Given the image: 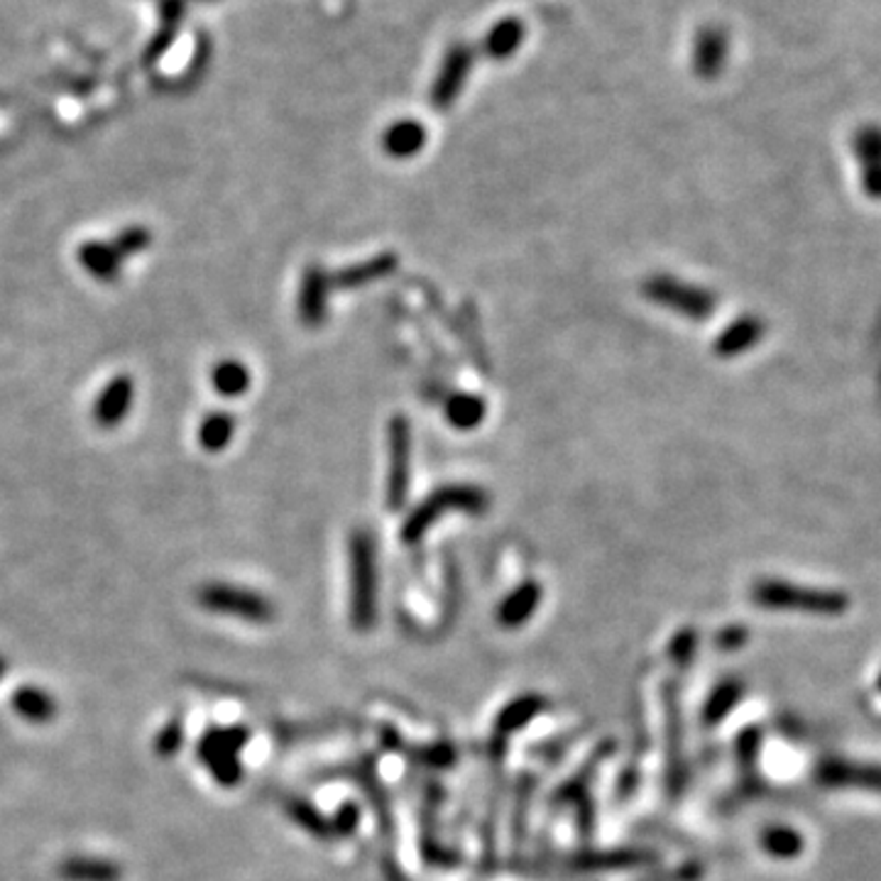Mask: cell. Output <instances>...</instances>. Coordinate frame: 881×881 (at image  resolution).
<instances>
[{"label": "cell", "mask_w": 881, "mask_h": 881, "mask_svg": "<svg viewBox=\"0 0 881 881\" xmlns=\"http://www.w3.org/2000/svg\"><path fill=\"white\" fill-rule=\"evenodd\" d=\"M350 566V624L358 632H370L377 622V542L365 526H358L348 538Z\"/></svg>", "instance_id": "1"}, {"label": "cell", "mask_w": 881, "mask_h": 881, "mask_svg": "<svg viewBox=\"0 0 881 881\" xmlns=\"http://www.w3.org/2000/svg\"><path fill=\"white\" fill-rule=\"evenodd\" d=\"M752 600L764 610L779 612H806L818 617L845 615L849 597L840 591H822V587L796 585L779 578H761L752 585Z\"/></svg>", "instance_id": "2"}, {"label": "cell", "mask_w": 881, "mask_h": 881, "mask_svg": "<svg viewBox=\"0 0 881 881\" xmlns=\"http://www.w3.org/2000/svg\"><path fill=\"white\" fill-rule=\"evenodd\" d=\"M489 505H493V497H489L480 485L468 483L440 485L411 509L409 517L405 519V526H401V538H405L407 544H414L429 532L431 524H436L444 514L466 512L480 517L487 512Z\"/></svg>", "instance_id": "3"}, {"label": "cell", "mask_w": 881, "mask_h": 881, "mask_svg": "<svg viewBox=\"0 0 881 881\" xmlns=\"http://www.w3.org/2000/svg\"><path fill=\"white\" fill-rule=\"evenodd\" d=\"M196 600L206 612L235 617V620L264 624L274 620V605L258 591H248L243 585L211 581L196 591Z\"/></svg>", "instance_id": "4"}, {"label": "cell", "mask_w": 881, "mask_h": 881, "mask_svg": "<svg viewBox=\"0 0 881 881\" xmlns=\"http://www.w3.org/2000/svg\"><path fill=\"white\" fill-rule=\"evenodd\" d=\"M642 294L649 301L659 303L663 309H671L691 321H708L712 317L718 299L710 289H703L698 284L681 282L671 274H654V277L642 284Z\"/></svg>", "instance_id": "5"}, {"label": "cell", "mask_w": 881, "mask_h": 881, "mask_svg": "<svg viewBox=\"0 0 881 881\" xmlns=\"http://www.w3.org/2000/svg\"><path fill=\"white\" fill-rule=\"evenodd\" d=\"M245 744H248V730L245 728L209 730L201 737L199 759L203 761V767L211 771V777L219 781L221 786L231 789L240 783V779H243L240 752Z\"/></svg>", "instance_id": "6"}, {"label": "cell", "mask_w": 881, "mask_h": 881, "mask_svg": "<svg viewBox=\"0 0 881 881\" xmlns=\"http://www.w3.org/2000/svg\"><path fill=\"white\" fill-rule=\"evenodd\" d=\"M411 426L407 417H392L387 424V487H385V505L389 512H399L405 509L411 485Z\"/></svg>", "instance_id": "7"}, {"label": "cell", "mask_w": 881, "mask_h": 881, "mask_svg": "<svg viewBox=\"0 0 881 881\" xmlns=\"http://www.w3.org/2000/svg\"><path fill=\"white\" fill-rule=\"evenodd\" d=\"M475 52L468 45L458 42L446 52L444 64L438 69V76L434 86H431V103H434L438 111H446L456 103V98L460 94V88L466 86V78L473 69Z\"/></svg>", "instance_id": "8"}, {"label": "cell", "mask_w": 881, "mask_h": 881, "mask_svg": "<svg viewBox=\"0 0 881 881\" xmlns=\"http://www.w3.org/2000/svg\"><path fill=\"white\" fill-rule=\"evenodd\" d=\"M331 289H333L331 272L323 270L321 264H309V268L303 270L297 299V313L303 326L319 328L321 323L328 319Z\"/></svg>", "instance_id": "9"}, {"label": "cell", "mask_w": 881, "mask_h": 881, "mask_svg": "<svg viewBox=\"0 0 881 881\" xmlns=\"http://www.w3.org/2000/svg\"><path fill=\"white\" fill-rule=\"evenodd\" d=\"M133 399H135V382L131 375H115L113 380H108L91 405L94 424L101 429L121 426L127 414H131Z\"/></svg>", "instance_id": "10"}, {"label": "cell", "mask_w": 881, "mask_h": 881, "mask_svg": "<svg viewBox=\"0 0 881 881\" xmlns=\"http://www.w3.org/2000/svg\"><path fill=\"white\" fill-rule=\"evenodd\" d=\"M397 264H399V260L395 252H380V255H375V258H368L362 262L350 264V268L333 272L331 284H333V289L368 287V284H372V282L389 277V274L397 270Z\"/></svg>", "instance_id": "11"}, {"label": "cell", "mask_w": 881, "mask_h": 881, "mask_svg": "<svg viewBox=\"0 0 881 881\" xmlns=\"http://www.w3.org/2000/svg\"><path fill=\"white\" fill-rule=\"evenodd\" d=\"M76 260L82 268L91 274L96 282L111 284L121 280L123 264L125 260L117 255V250L111 245V240H86L78 245Z\"/></svg>", "instance_id": "12"}, {"label": "cell", "mask_w": 881, "mask_h": 881, "mask_svg": "<svg viewBox=\"0 0 881 881\" xmlns=\"http://www.w3.org/2000/svg\"><path fill=\"white\" fill-rule=\"evenodd\" d=\"M542 585L536 581H526L519 587H514L502 603L497 607V622L505 626V630H519L524 622H529L536 612L538 603H542Z\"/></svg>", "instance_id": "13"}, {"label": "cell", "mask_w": 881, "mask_h": 881, "mask_svg": "<svg viewBox=\"0 0 881 881\" xmlns=\"http://www.w3.org/2000/svg\"><path fill=\"white\" fill-rule=\"evenodd\" d=\"M728 59V35L720 27H705L695 37L693 69L700 78H715Z\"/></svg>", "instance_id": "14"}, {"label": "cell", "mask_w": 881, "mask_h": 881, "mask_svg": "<svg viewBox=\"0 0 881 881\" xmlns=\"http://www.w3.org/2000/svg\"><path fill=\"white\" fill-rule=\"evenodd\" d=\"M764 331H767V326H764L761 319L742 317L720 333L718 340H715V352H718V358H737L757 346L764 338Z\"/></svg>", "instance_id": "15"}, {"label": "cell", "mask_w": 881, "mask_h": 881, "mask_svg": "<svg viewBox=\"0 0 881 881\" xmlns=\"http://www.w3.org/2000/svg\"><path fill=\"white\" fill-rule=\"evenodd\" d=\"M57 874L64 881H121L123 867L106 857L74 855L57 867Z\"/></svg>", "instance_id": "16"}, {"label": "cell", "mask_w": 881, "mask_h": 881, "mask_svg": "<svg viewBox=\"0 0 881 881\" xmlns=\"http://www.w3.org/2000/svg\"><path fill=\"white\" fill-rule=\"evenodd\" d=\"M426 145L424 125L417 121H399L382 135V150L395 160H409Z\"/></svg>", "instance_id": "17"}, {"label": "cell", "mask_w": 881, "mask_h": 881, "mask_svg": "<svg viewBox=\"0 0 881 881\" xmlns=\"http://www.w3.org/2000/svg\"><path fill=\"white\" fill-rule=\"evenodd\" d=\"M10 705L20 718L33 724H45L57 718V700L45 688H35V685L17 688L10 695Z\"/></svg>", "instance_id": "18"}, {"label": "cell", "mask_w": 881, "mask_h": 881, "mask_svg": "<svg viewBox=\"0 0 881 881\" xmlns=\"http://www.w3.org/2000/svg\"><path fill=\"white\" fill-rule=\"evenodd\" d=\"M211 387L215 395H221L225 399H238L243 397L245 392L250 389L252 385V377H250V370L245 362L240 360H233V358H225L219 360L215 365L211 368Z\"/></svg>", "instance_id": "19"}, {"label": "cell", "mask_w": 881, "mask_h": 881, "mask_svg": "<svg viewBox=\"0 0 881 881\" xmlns=\"http://www.w3.org/2000/svg\"><path fill=\"white\" fill-rule=\"evenodd\" d=\"M744 695V683L740 679H724L715 685L708 700L703 705V724L705 728H718L728 715L737 708Z\"/></svg>", "instance_id": "20"}, {"label": "cell", "mask_w": 881, "mask_h": 881, "mask_svg": "<svg viewBox=\"0 0 881 881\" xmlns=\"http://www.w3.org/2000/svg\"><path fill=\"white\" fill-rule=\"evenodd\" d=\"M524 23L517 17H505L502 23H497L483 39V52L495 59V62H502V59L512 57L519 45L524 42Z\"/></svg>", "instance_id": "21"}, {"label": "cell", "mask_w": 881, "mask_h": 881, "mask_svg": "<svg viewBox=\"0 0 881 881\" xmlns=\"http://www.w3.org/2000/svg\"><path fill=\"white\" fill-rule=\"evenodd\" d=\"M235 429H238V419L228 411H211L199 426V446L206 454H221L233 440Z\"/></svg>", "instance_id": "22"}, {"label": "cell", "mask_w": 881, "mask_h": 881, "mask_svg": "<svg viewBox=\"0 0 881 881\" xmlns=\"http://www.w3.org/2000/svg\"><path fill=\"white\" fill-rule=\"evenodd\" d=\"M759 845L773 859H796L806 849V840L796 828L771 826L761 832Z\"/></svg>", "instance_id": "23"}, {"label": "cell", "mask_w": 881, "mask_h": 881, "mask_svg": "<svg viewBox=\"0 0 881 881\" xmlns=\"http://www.w3.org/2000/svg\"><path fill=\"white\" fill-rule=\"evenodd\" d=\"M446 419L460 431L475 429L485 419V401L477 395L458 392L446 401Z\"/></svg>", "instance_id": "24"}, {"label": "cell", "mask_w": 881, "mask_h": 881, "mask_svg": "<svg viewBox=\"0 0 881 881\" xmlns=\"http://www.w3.org/2000/svg\"><path fill=\"white\" fill-rule=\"evenodd\" d=\"M544 708V700L536 698V695H524L514 703H509L507 708L499 712L497 718V732L512 734L517 730H522L529 720H534Z\"/></svg>", "instance_id": "25"}, {"label": "cell", "mask_w": 881, "mask_h": 881, "mask_svg": "<svg viewBox=\"0 0 881 881\" xmlns=\"http://www.w3.org/2000/svg\"><path fill=\"white\" fill-rule=\"evenodd\" d=\"M150 243H152V233H150V228H145V225H127V228L117 231L111 238V245L123 260L133 258V255H140L142 250L150 248Z\"/></svg>", "instance_id": "26"}, {"label": "cell", "mask_w": 881, "mask_h": 881, "mask_svg": "<svg viewBox=\"0 0 881 881\" xmlns=\"http://www.w3.org/2000/svg\"><path fill=\"white\" fill-rule=\"evenodd\" d=\"M287 812L289 816L294 818V822H299V826L303 828V830H309L311 835H319V837H323V835H328V830H331V826L326 820L321 818V812L313 808V806H309L307 801H301V798H289L287 801Z\"/></svg>", "instance_id": "27"}, {"label": "cell", "mask_w": 881, "mask_h": 881, "mask_svg": "<svg viewBox=\"0 0 881 881\" xmlns=\"http://www.w3.org/2000/svg\"><path fill=\"white\" fill-rule=\"evenodd\" d=\"M855 150L865 166H879L881 164V127L867 125L861 127L855 137Z\"/></svg>", "instance_id": "28"}, {"label": "cell", "mask_w": 881, "mask_h": 881, "mask_svg": "<svg viewBox=\"0 0 881 881\" xmlns=\"http://www.w3.org/2000/svg\"><path fill=\"white\" fill-rule=\"evenodd\" d=\"M642 855H634V852H615V855H585L578 867L583 869H607V867H634L642 865Z\"/></svg>", "instance_id": "29"}, {"label": "cell", "mask_w": 881, "mask_h": 881, "mask_svg": "<svg viewBox=\"0 0 881 881\" xmlns=\"http://www.w3.org/2000/svg\"><path fill=\"white\" fill-rule=\"evenodd\" d=\"M184 740V728L179 722H166L162 732L154 737V752L162 754V757H170L176 749L182 747Z\"/></svg>", "instance_id": "30"}, {"label": "cell", "mask_w": 881, "mask_h": 881, "mask_svg": "<svg viewBox=\"0 0 881 881\" xmlns=\"http://www.w3.org/2000/svg\"><path fill=\"white\" fill-rule=\"evenodd\" d=\"M695 646H698V634H695V630H683L671 642V656L675 661L688 663L695 654Z\"/></svg>", "instance_id": "31"}, {"label": "cell", "mask_w": 881, "mask_h": 881, "mask_svg": "<svg viewBox=\"0 0 881 881\" xmlns=\"http://www.w3.org/2000/svg\"><path fill=\"white\" fill-rule=\"evenodd\" d=\"M747 636H749L747 626L732 624V626H724V630L715 636V644H718L720 652H734V649H740V646H744Z\"/></svg>", "instance_id": "32"}, {"label": "cell", "mask_w": 881, "mask_h": 881, "mask_svg": "<svg viewBox=\"0 0 881 881\" xmlns=\"http://www.w3.org/2000/svg\"><path fill=\"white\" fill-rule=\"evenodd\" d=\"M356 826H358V808L343 806L336 822H333V828L340 830V832H350V830H356Z\"/></svg>", "instance_id": "33"}, {"label": "cell", "mask_w": 881, "mask_h": 881, "mask_svg": "<svg viewBox=\"0 0 881 881\" xmlns=\"http://www.w3.org/2000/svg\"><path fill=\"white\" fill-rule=\"evenodd\" d=\"M5 671H8V663H5V659H3V656H0V679H3V675H5Z\"/></svg>", "instance_id": "34"}, {"label": "cell", "mask_w": 881, "mask_h": 881, "mask_svg": "<svg viewBox=\"0 0 881 881\" xmlns=\"http://www.w3.org/2000/svg\"><path fill=\"white\" fill-rule=\"evenodd\" d=\"M877 691L881 693V671H879V675H877Z\"/></svg>", "instance_id": "35"}]
</instances>
